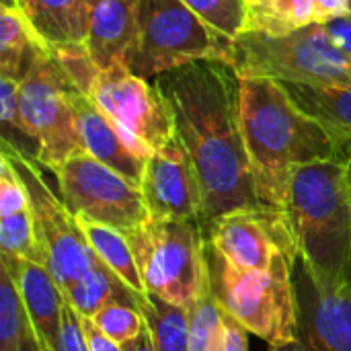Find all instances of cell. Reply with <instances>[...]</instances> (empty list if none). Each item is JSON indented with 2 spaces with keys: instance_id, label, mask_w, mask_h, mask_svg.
I'll return each mask as SVG.
<instances>
[{
  "instance_id": "cell-13",
  "label": "cell",
  "mask_w": 351,
  "mask_h": 351,
  "mask_svg": "<svg viewBox=\"0 0 351 351\" xmlns=\"http://www.w3.org/2000/svg\"><path fill=\"white\" fill-rule=\"evenodd\" d=\"M296 341L271 351H351V292L319 286L296 259Z\"/></svg>"
},
{
  "instance_id": "cell-22",
  "label": "cell",
  "mask_w": 351,
  "mask_h": 351,
  "mask_svg": "<svg viewBox=\"0 0 351 351\" xmlns=\"http://www.w3.org/2000/svg\"><path fill=\"white\" fill-rule=\"evenodd\" d=\"M76 220H78L88 245L93 247L95 255L130 290L144 296L146 288H144V282H142V276H140V269H138V263L134 259V253H132V247H130V241H128L125 232H121V230H117L113 226L88 220L84 216H76Z\"/></svg>"
},
{
  "instance_id": "cell-34",
  "label": "cell",
  "mask_w": 351,
  "mask_h": 351,
  "mask_svg": "<svg viewBox=\"0 0 351 351\" xmlns=\"http://www.w3.org/2000/svg\"><path fill=\"white\" fill-rule=\"evenodd\" d=\"M327 25V31L331 33V37L335 39V43L348 53L351 58V16L350 14H343V16H337V19H331L325 23Z\"/></svg>"
},
{
  "instance_id": "cell-18",
  "label": "cell",
  "mask_w": 351,
  "mask_h": 351,
  "mask_svg": "<svg viewBox=\"0 0 351 351\" xmlns=\"http://www.w3.org/2000/svg\"><path fill=\"white\" fill-rule=\"evenodd\" d=\"M292 101L329 134L337 160L346 165L351 158V82L339 84H298L280 82Z\"/></svg>"
},
{
  "instance_id": "cell-2",
  "label": "cell",
  "mask_w": 351,
  "mask_h": 351,
  "mask_svg": "<svg viewBox=\"0 0 351 351\" xmlns=\"http://www.w3.org/2000/svg\"><path fill=\"white\" fill-rule=\"evenodd\" d=\"M241 125L261 206L286 210L298 167L337 160L325 128L274 78H241Z\"/></svg>"
},
{
  "instance_id": "cell-26",
  "label": "cell",
  "mask_w": 351,
  "mask_h": 351,
  "mask_svg": "<svg viewBox=\"0 0 351 351\" xmlns=\"http://www.w3.org/2000/svg\"><path fill=\"white\" fill-rule=\"evenodd\" d=\"M0 255L45 265V255L35 232L31 206L0 216Z\"/></svg>"
},
{
  "instance_id": "cell-9",
  "label": "cell",
  "mask_w": 351,
  "mask_h": 351,
  "mask_svg": "<svg viewBox=\"0 0 351 351\" xmlns=\"http://www.w3.org/2000/svg\"><path fill=\"white\" fill-rule=\"evenodd\" d=\"M76 88L51 51H39L21 80V117L37 142V162L53 173L74 154L82 152L70 90Z\"/></svg>"
},
{
  "instance_id": "cell-15",
  "label": "cell",
  "mask_w": 351,
  "mask_h": 351,
  "mask_svg": "<svg viewBox=\"0 0 351 351\" xmlns=\"http://www.w3.org/2000/svg\"><path fill=\"white\" fill-rule=\"evenodd\" d=\"M0 263L8 267L23 298L25 311L35 331V339L41 351H56L62 311L66 304V296L58 286L56 278L41 263L19 259V257H2Z\"/></svg>"
},
{
  "instance_id": "cell-1",
  "label": "cell",
  "mask_w": 351,
  "mask_h": 351,
  "mask_svg": "<svg viewBox=\"0 0 351 351\" xmlns=\"http://www.w3.org/2000/svg\"><path fill=\"white\" fill-rule=\"evenodd\" d=\"M171 105L202 191L199 224L261 208L241 125V78L226 62L204 60L154 78Z\"/></svg>"
},
{
  "instance_id": "cell-17",
  "label": "cell",
  "mask_w": 351,
  "mask_h": 351,
  "mask_svg": "<svg viewBox=\"0 0 351 351\" xmlns=\"http://www.w3.org/2000/svg\"><path fill=\"white\" fill-rule=\"evenodd\" d=\"M138 0H88L86 49L93 62L107 70L125 64L136 39Z\"/></svg>"
},
{
  "instance_id": "cell-19",
  "label": "cell",
  "mask_w": 351,
  "mask_h": 351,
  "mask_svg": "<svg viewBox=\"0 0 351 351\" xmlns=\"http://www.w3.org/2000/svg\"><path fill=\"white\" fill-rule=\"evenodd\" d=\"M19 6L49 51L86 41L88 0H19Z\"/></svg>"
},
{
  "instance_id": "cell-33",
  "label": "cell",
  "mask_w": 351,
  "mask_h": 351,
  "mask_svg": "<svg viewBox=\"0 0 351 351\" xmlns=\"http://www.w3.org/2000/svg\"><path fill=\"white\" fill-rule=\"evenodd\" d=\"M80 317V315H78ZM80 327L84 331V337L88 341V350L90 351H123V348L115 341H111L97 325L93 319L88 317H80Z\"/></svg>"
},
{
  "instance_id": "cell-12",
  "label": "cell",
  "mask_w": 351,
  "mask_h": 351,
  "mask_svg": "<svg viewBox=\"0 0 351 351\" xmlns=\"http://www.w3.org/2000/svg\"><path fill=\"white\" fill-rule=\"evenodd\" d=\"M206 241L239 269H269L278 257L296 253L286 210L253 208L224 214L204 226Z\"/></svg>"
},
{
  "instance_id": "cell-37",
  "label": "cell",
  "mask_w": 351,
  "mask_h": 351,
  "mask_svg": "<svg viewBox=\"0 0 351 351\" xmlns=\"http://www.w3.org/2000/svg\"><path fill=\"white\" fill-rule=\"evenodd\" d=\"M346 175H348V183H350V191H351V158L346 162Z\"/></svg>"
},
{
  "instance_id": "cell-11",
  "label": "cell",
  "mask_w": 351,
  "mask_h": 351,
  "mask_svg": "<svg viewBox=\"0 0 351 351\" xmlns=\"http://www.w3.org/2000/svg\"><path fill=\"white\" fill-rule=\"evenodd\" d=\"M60 197L74 216L130 232L150 218L140 185L88 152L70 156L58 171Z\"/></svg>"
},
{
  "instance_id": "cell-25",
  "label": "cell",
  "mask_w": 351,
  "mask_h": 351,
  "mask_svg": "<svg viewBox=\"0 0 351 351\" xmlns=\"http://www.w3.org/2000/svg\"><path fill=\"white\" fill-rule=\"evenodd\" d=\"M33 325L12 274L0 263V351H23Z\"/></svg>"
},
{
  "instance_id": "cell-8",
  "label": "cell",
  "mask_w": 351,
  "mask_h": 351,
  "mask_svg": "<svg viewBox=\"0 0 351 351\" xmlns=\"http://www.w3.org/2000/svg\"><path fill=\"white\" fill-rule=\"evenodd\" d=\"M2 156L10 160L27 189L35 232L45 255V267L56 278L62 292H66L76 280L99 265L101 259L88 245L76 216L45 183L35 165L37 160L21 154L6 142H2Z\"/></svg>"
},
{
  "instance_id": "cell-36",
  "label": "cell",
  "mask_w": 351,
  "mask_h": 351,
  "mask_svg": "<svg viewBox=\"0 0 351 351\" xmlns=\"http://www.w3.org/2000/svg\"><path fill=\"white\" fill-rule=\"evenodd\" d=\"M23 351H41L39 350V343H37V339H35V331L29 335V339H27V343H25V350Z\"/></svg>"
},
{
  "instance_id": "cell-20",
  "label": "cell",
  "mask_w": 351,
  "mask_h": 351,
  "mask_svg": "<svg viewBox=\"0 0 351 351\" xmlns=\"http://www.w3.org/2000/svg\"><path fill=\"white\" fill-rule=\"evenodd\" d=\"M39 51H49L29 21L25 19L19 0H2L0 8V78L23 80L29 72L35 56Z\"/></svg>"
},
{
  "instance_id": "cell-7",
  "label": "cell",
  "mask_w": 351,
  "mask_h": 351,
  "mask_svg": "<svg viewBox=\"0 0 351 351\" xmlns=\"http://www.w3.org/2000/svg\"><path fill=\"white\" fill-rule=\"evenodd\" d=\"M125 237L146 294L191 306L208 288L206 234L197 220L148 218Z\"/></svg>"
},
{
  "instance_id": "cell-38",
  "label": "cell",
  "mask_w": 351,
  "mask_h": 351,
  "mask_svg": "<svg viewBox=\"0 0 351 351\" xmlns=\"http://www.w3.org/2000/svg\"><path fill=\"white\" fill-rule=\"evenodd\" d=\"M263 2H267V0H247V4H249V8H255V6H261Z\"/></svg>"
},
{
  "instance_id": "cell-28",
  "label": "cell",
  "mask_w": 351,
  "mask_h": 351,
  "mask_svg": "<svg viewBox=\"0 0 351 351\" xmlns=\"http://www.w3.org/2000/svg\"><path fill=\"white\" fill-rule=\"evenodd\" d=\"M208 25L237 39L249 27L247 0H181Z\"/></svg>"
},
{
  "instance_id": "cell-21",
  "label": "cell",
  "mask_w": 351,
  "mask_h": 351,
  "mask_svg": "<svg viewBox=\"0 0 351 351\" xmlns=\"http://www.w3.org/2000/svg\"><path fill=\"white\" fill-rule=\"evenodd\" d=\"M64 296L80 317L88 319H95L111 302H130L138 306L142 298L140 294L130 290L103 261L86 271L80 280H76L64 292Z\"/></svg>"
},
{
  "instance_id": "cell-39",
  "label": "cell",
  "mask_w": 351,
  "mask_h": 351,
  "mask_svg": "<svg viewBox=\"0 0 351 351\" xmlns=\"http://www.w3.org/2000/svg\"><path fill=\"white\" fill-rule=\"evenodd\" d=\"M348 14L351 16V0H350V6H348Z\"/></svg>"
},
{
  "instance_id": "cell-35",
  "label": "cell",
  "mask_w": 351,
  "mask_h": 351,
  "mask_svg": "<svg viewBox=\"0 0 351 351\" xmlns=\"http://www.w3.org/2000/svg\"><path fill=\"white\" fill-rule=\"evenodd\" d=\"M123 351H156L154 350V346H152V339H150V335H148V329H144L142 333H140V337H136L134 341H130V343H125V346H121Z\"/></svg>"
},
{
  "instance_id": "cell-23",
  "label": "cell",
  "mask_w": 351,
  "mask_h": 351,
  "mask_svg": "<svg viewBox=\"0 0 351 351\" xmlns=\"http://www.w3.org/2000/svg\"><path fill=\"white\" fill-rule=\"evenodd\" d=\"M138 308L144 317L148 335L156 351H189L191 319L189 306L171 304L158 296L146 294Z\"/></svg>"
},
{
  "instance_id": "cell-10",
  "label": "cell",
  "mask_w": 351,
  "mask_h": 351,
  "mask_svg": "<svg viewBox=\"0 0 351 351\" xmlns=\"http://www.w3.org/2000/svg\"><path fill=\"white\" fill-rule=\"evenodd\" d=\"M86 97L107 113L125 144L144 160L177 134L171 105L154 80L136 76L125 64L99 70Z\"/></svg>"
},
{
  "instance_id": "cell-31",
  "label": "cell",
  "mask_w": 351,
  "mask_h": 351,
  "mask_svg": "<svg viewBox=\"0 0 351 351\" xmlns=\"http://www.w3.org/2000/svg\"><path fill=\"white\" fill-rule=\"evenodd\" d=\"M56 351H90L88 350V341L84 337V331L80 327V317L70 306L68 300H66L64 311H62V323H60Z\"/></svg>"
},
{
  "instance_id": "cell-24",
  "label": "cell",
  "mask_w": 351,
  "mask_h": 351,
  "mask_svg": "<svg viewBox=\"0 0 351 351\" xmlns=\"http://www.w3.org/2000/svg\"><path fill=\"white\" fill-rule=\"evenodd\" d=\"M311 23H317V0H267L249 8L247 31L286 35Z\"/></svg>"
},
{
  "instance_id": "cell-29",
  "label": "cell",
  "mask_w": 351,
  "mask_h": 351,
  "mask_svg": "<svg viewBox=\"0 0 351 351\" xmlns=\"http://www.w3.org/2000/svg\"><path fill=\"white\" fill-rule=\"evenodd\" d=\"M93 321L111 341L119 346L134 341L146 329L140 308L130 302H111Z\"/></svg>"
},
{
  "instance_id": "cell-30",
  "label": "cell",
  "mask_w": 351,
  "mask_h": 351,
  "mask_svg": "<svg viewBox=\"0 0 351 351\" xmlns=\"http://www.w3.org/2000/svg\"><path fill=\"white\" fill-rule=\"evenodd\" d=\"M53 58L58 60V64L62 66V70L66 72V76L70 78V82L82 93L88 95L93 80L99 74V66L93 62L88 49L84 43H70V45H60L51 49Z\"/></svg>"
},
{
  "instance_id": "cell-32",
  "label": "cell",
  "mask_w": 351,
  "mask_h": 351,
  "mask_svg": "<svg viewBox=\"0 0 351 351\" xmlns=\"http://www.w3.org/2000/svg\"><path fill=\"white\" fill-rule=\"evenodd\" d=\"M218 351H249V331L224 311Z\"/></svg>"
},
{
  "instance_id": "cell-3",
  "label": "cell",
  "mask_w": 351,
  "mask_h": 351,
  "mask_svg": "<svg viewBox=\"0 0 351 351\" xmlns=\"http://www.w3.org/2000/svg\"><path fill=\"white\" fill-rule=\"evenodd\" d=\"M298 261L325 290L351 292V191L346 165L317 160L294 171L286 206Z\"/></svg>"
},
{
  "instance_id": "cell-27",
  "label": "cell",
  "mask_w": 351,
  "mask_h": 351,
  "mask_svg": "<svg viewBox=\"0 0 351 351\" xmlns=\"http://www.w3.org/2000/svg\"><path fill=\"white\" fill-rule=\"evenodd\" d=\"M189 351H218L222 331V308L218 306L210 284L189 306Z\"/></svg>"
},
{
  "instance_id": "cell-5",
  "label": "cell",
  "mask_w": 351,
  "mask_h": 351,
  "mask_svg": "<svg viewBox=\"0 0 351 351\" xmlns=\"http://www.w3.org/2000/svg\"><path fill=\"white\" fill-rule=\"evenodd\" d=\"M204 60L232 66L234 39L208 25L181 0H138L136 39L125 58L136 76L154 80Z\"/></svg>"
},
{
  "instance_id": "cell-14",
  "label": "cell",
  "mask_w": 351,
  "mask_h": 351,
  "mask_svg": "<svg viewBox=\"0 0 351 351\" xmlns=\"http://www.w3.org/2000/svg\"><path fill=\"white\" fill-rule=\"evenodd\" d=\"M140 189L144 193L150 218H179L199 222V181L179 134H175L162 148L146 158Z\"/></svg>"
},
{
  "instance_id": "cell-4",
  "label": "cell",
  "mask_w": 351,
  "mask_h": 351,
  "mask_svg": "<svg viewBox=\"0 0 351 351\" xmlns=\"http://www.w3.org/2000/svg\"><path fill=\"white\" fill-rule=\"evenodd\" d=\"M296 259L282 255L265 271L239 269L206 241L210 288L218 306L271 350L296 341Z\"/></svg>"
},
{
  "instance_id": "cell-6",
  "label": "cell",
  "mask_w": 351,
  "mask_h": 351,
  "mask_svg": "<svg viewBox=\"0 0 351 351\" xmlns=\"http://www.w3.org/2000/svg\"><path fill=\"white\" fill-rule=\"evenodd\" d=\"M232 68L239 78H274L298 84L351 82V58L325 23H311L286 35L245 31L234 39Z\"/></svg>"
},
{
  "instance_id": "cell-16",
  "label": "cell",
  "mask_w": 351,
  "mask_h": 351,
  "mask_svg": "<svg viewBox=\"0 0 351 351\" xmlns=\"http://www.w3.org/2000/svg\"><path fill=\"white\" fill-rule=\"evenodd\" d=\"M68 97L76 115L82 150L101 160L103 165L111 167L132 183L140 185L146 160L125 144L115 123L86 95H82L78 88H72Z\"/></svg>"
}]
</instances>
